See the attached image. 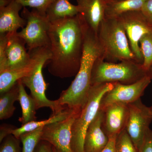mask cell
<instances>
[{
	"mask_svg": "<svg viewBox=\"0 0 152 152\" xmlns=\"http://www.w3.org/2000/svg\"><path fill=\"white\" fill-rule=\"evenodd\" d=\"M49 37L51 53L48 62L49 72L61 79L75 77L83 50V32L78 14L50 22Z\"/></svg>",
	"mask_w": 152,
	"mask_h": 152,
	"instance_id": "1",
	"label": "cell"
},
{
	"mask_svg": "<svg viewBox=\"0 0 152 152\" xmlns=\"http://www.w3.org/2000/svg\"><path fill=\"white\" fill-rule=\"evenodd\" d=\"M80 18L83 32V50L80 69L67 89L63 91L57 100L60 105L71 109H82L86 103L91 85L93 66L103 50L97 34Z\"/></svg>",
	"mask_w": 152,
	"mask_h": 152,
	"instance_id": "2",
	"label": "cell"
},
{
	"mask_svg": "<svg viewBox=\"0 0 152 152\" xmlns=\"http://www.w3.org/2000/svg\"><path fill=\"white\" fill-rule=\"evenodd\" d=\"M97 36L104 61L117 63L131 60L139 63L131 50L124 28L118 19L105 18L100 25Z\"/></svg>",
	"mask_w": 152,
	"mask_h": 152,
	"instance_id": "3",
	"label": "cell"
},
{
	"mask_svg": "<svg viewBox=\"0 0 152 152\" xmlns=\"http://www.w3.org/2000/svg\"><path fill=\"white\" fill-rule=\"evenodd\" d=\"M147 75V72L141 64L131 60L118 63L110 62L104 61L101 56L93 66L91 85L115 83L131 84Z\"/></svg>",
	"mask_w": 152,
	"mask_h": 152,
	"instance_id": "4",
	"label": "cell"
},
{
	"mask_svg": "<svg viewBox=\"0 0 152 152\" xmlns=\"http://www.w3.org/2000/svg\"><path fill=\"white\" fill-rule=\"evenodd\" d=\"M114 84L107 83L91 87L86 103L72 126L71 146L74 152H84V144L87 129L99 110L103 96L113 88Z\"/></svg>",
	"mask_w": 152,
	"mask_h": 152,
	"instance_id": "5",
	"label": "cell"
},
{
	"mask_svg": "<svg viewBox=\"0 0 152 152\" xmlns=\"http://www.w3.org/2000/svg\"><path fill=\"white\" fill-rule=\"evenodd\" d=\"M37 54V65L30 75L21 79L25 86L31 91V96L35 103L36 109L47 107L51 110V115L62 113L68 107L60 105L56 100L48 99L46 95V91L48 84L44 80L42 69L45 63L48 61L51 56L49 47H41L34 49Z\"/></svg>",
	"mask_w": 152,
	"mask_h": 152,
	"instance_id": "6",
	"label": "cell"
},
{
	"mask_svg": "<svg viewBox=\"0 0 152 152\" xmlns=\"http://www.w3.org/2000/svg\"><path fill=\"white\" fill-rule=\"evenodd\" d=\"M21 16L26 21V24L21 31L17 32V34L25 41L29 51L41 47L49 48L50 22L46 14L34 9L30 11L23 7Z\"/></svg>",
	"mask_w": 152,
	"mask_h": 152,
	"instance_id": "7",
	"label": "cell"
},
{
	"mask_svg": "<svg viewBox=\"0 0 152 152\" xmlns=\"http://www.w3.org/2000/svg\"><path fill=\"white\" fill-rule=\"evenodd\" d=\"M128 106L129 116L125 129L138 151L150 129L152 113L150 107L144 104L141 99Z\"/></svg>",
	"mask_w": 152,
	"mask_h": 152,
	"instance_id": "8",
	"label": "cell"
},
{
	"mask_svg": "<svg viewBox=\"0 0 152 152\" xmlns=\"http://www.w3.org/2000/svg\"><path fill=\"white\" fill-rule=\"evenodd\" d=\"M115 18L118 19L122 24L132 51L138 62L142 64L143 59L140 48V41L144 34L152 31V27L141 11L127 12Z\"/></svg>",
	"mask_w": 152,
	"mask_h": 152,
	"instance_id": "9",
	"label": "cell"
},
{
	"mask_svg": "<svg viewBox=\"0 0 152 152\" xmlns=\"http://www.w3.org/2000/svg\"><path fill=\"white\" fill-rule=\"evenodd\" d=\"M82 109H75L67 118L45 126L41 140L51 144L58 152H74L71 146L72 128Z\"/></svg>",
	"mask_w": 152,
	"mask_h": 152,
	"instance_id": "10",
	"label": "cell"
},
{
	"mask_svg": "<svg viewBox=\"0 0 152 152\" xmlns=\"http://www.w3.org/2000/svg\"><path fill=\"white\" fill-rule=\"evenodd\" d=\"M7 39L0 44V55L4 57V65L0 72L23 66L29 62L31 56L26 48V43L15 32L6 33Z\"/></svg>",
	"mask_w": 152,
	"mask_h": 152,
	"instance_id": "11",
	"label": "cell"
},
{
	"mask_svg": "<svg viewBox=\"0 0 152 152\" xmlns=\"http://www.w3.org/2000/svg\"><path fill=\"white\" fill-rule=\"evenodd\" d=\"M151 80L150 77L147 75L143 78L131 84L115 83L113 88L103 96L100 104L99 109L102 110L112 104H129L134 102L141 99Z\"/></svg>",
	"mask_w": 152,
	"mask_h": 152,
	"instance_id": "12",
	"label": "cell"
},
{
	"mask_svg": "<svg viewBox=\"0 0 152 152\" xmlns=\"http://www.w3.org/2000/svg\"><path fill=\"white\" fill-rule=\"evenodd\" d=\"M101 110L103 112L102 127L109 137L118 136L125 129L129 116L128 104H112Z\"/></svg>",
	"mask_w": 152,
	"mask_h": 152,
	"instance_id": "13",
	"label": "cell"
},
{
	"mask_svg": "<svg viewBox=\"0 0 152 152\" xmlns=\"http://www.w3.org/2000/svg\"><path fill=\"white\" fill-rule=\"evenodd\" d=\"M80 16L87 26L98 34L105 18L107 3L104 0H77Z\"/></svg>",
	"mask_w": 152,
	"mask_h": 152,
	"instance_id": "14",
	"label": "cell"
},
{
	"mask_svg": "<svg viewBox=\"0 0 152 152\" xmlns=\"http://www.w3.org/2000/svg\"><path fill=\"white\" fill-rule=\"evenodd\" d=\"M102 110L99 109L87 129L84 144V152H101L108 143V136L102 127Z\"/></svg>",
	"mask_w": 152,
	"mask_h": 152,
	"instance_id": "15",
	"label": "cell"
},
{
	"mask_svg": "<svg viewBox=\"0 0 152 152\" xmlns=\"http://www.w3.org/2000/svg\"><path fill=\"white\" fill-rule=\"evenodd\" d=\"M23 8L17 0H12L7 6L0 8V34L15 32L26 26V21L19 15Z\"/></svg>",
	"mask_w": 152,
	"mask_h": 152,
	"instance_id": "16",
	"label": "cell"
},
{
	"mask_svg": "<svg viewBox=\"0 0 152 152\" xmlns=\"http://www.w3.org/2000/svg\"><path fill=\"white\" fill-rule=\"evenodd\" d=\"M31 60L26 65L20 67L6 69L0 72V93L11 88L19 80L31 74L35 67L37 59L35 50L28 51Z\"/></svg>",
	"mask_w": 152,
	"mask_h": 152,
	"instance_id": "17",
	"label": "cell"
},
{
	"mask_svg": "<svg viewBox=\"0 0 152 152\" xmlns=\"http://www.w3.org/2000/svg\"><path fill=\"white\" fill-rule=\"evenodd\" d=\"M79 13L77 6L68 0H55L46 12V15L50 22L75 16Z\"/></svg>",
	"mask_w": 152,
	"mask_h": 152,
	"instance_id": "18",
	"label": "cell"
},
{
	"mask_svg": "<svg viewBox=\"0 0 152 152\" xmlns=\"http://www.w3.org/2000/svg\"><path fill=\"white\" fill-rule=\"evenodd\" d=\"M19 87L18 102L22 109V116L19 121L24 125L27 123L37 121L35 103L31 95L28 94L25 89V86L20 80L18 81Z\"/></svg>",
	"mask_w": 152,
	"mask_h": 152,
	"instance_id": "19",
	"label": "cell"
},
{
	"mask_svg": "<svg viewBox=\"0 0 152 152\" xmlns=\"http://www.w3.org/2000/svg\"><path fill=\"white\" fill-rule=\"evenodd\" d=\"M75 109H71L67 107L64 111L58 115H51L48 119L42 121H33L22 125L20 127L16 128L12 130L11 134L15 136L17 139H20V137L25 133L32 132L41 127H44L47 125L58 122L67 118Z\"/></svg>",
	"mask_w": 152,
	"mask_h": 152,
	"instance_id": "20",
	"label": "cell"
},
{
	"mask_svg": "<svg viewBox=\"0 0 152 152\" xmlns=\"http://www.w3.org/2000/svg\"><path fill=\"white\" fill-rule=\"evenodd\" d=\"M147 0H123L106 5L105 16L107 18H115L120 15L132 11H140Z\"/></svg>",
	"mask_w": 152,
	"mask_h": 152,
	"instance_id": "21",
	"label": "cell"
},
{
	"mask_svg": "<svg viewBox=\"0 0 152 152\" xmlns=\"http://www.w3.org/2000/svg\"><path fill=\"white\" fill-rule=\"evenodd\" d=\"M19 87L18 82L11 88L1 94L0 96V120L10 118L13 115L16 107L15 102L18 101Z\"/></svg>",
	"mask_w": 152,
	"mask_h": 152,
	"instance_id": "22",
	"label": "cell"
},
{
	"mask_svg": "<svg viewBox=\"0 0 152 152\" xmlns=\"http://www.w3.org/2000/svg\"><path fill=\"white\" fill-rule=\"evenodd\" d=\"M140 45L143 59L142 66L148 72L152 65V31L142 37Z\"/></svg>",
	"mask_w": 152,
	"mask_h": 152,
	"instance_id": "23",
	"label": "cell"
},
{
	"mask_svg": "<svg viewBox=\"0 0 152 152\" xmlns=\"http://www.w3.org/2000/svg\"><path fill=\"white\" fill-rule=\"evenodd\" d=\"M43 127L25 133L20 137L23 144L22 152H34L38 144L41 140Z\"/></svg>",
	"mask_w": 152,
	"mask_h": 152,
	"instance_id": "24",
	"label": "cell"
},
{
	"mask_svg": "<svg viewBox=\"0 0 152 152\" xmlns=\"http://www.w3.org/2000/svg\"><path fill=\"white\" fill-rule=\"evenodd\" d=\"M115 148L116 152H137L125 129L117 136Z\"/></svg>",
	"mask_w": 152,
	"mask_h": 152,
	"instance_id": "25",
	"label": "cell"
},
{
	"mask_svg": "<svg viewBox=\"0 0 152 152\" xmlns=\"http://www.w3.org/2000/svg\"><path fill=\"white\" fill-rule=\"evenodd\" d=\"M23 7L36 9L41 13L46 14L47 10L55 0H17Z\"/></svg>",
	"mask_w": 152,
	"mask_h": 152,
	"instance_id": "26",
	"label": "cell"
},
{
	"mask_svg": "<svg viewBox=\"0 0 152 152\" xmlns=\"http://www.w3.org/2000/svg\"><path fill=\"white\" fill-rule=\"evenodd\" d=\"M18 140L12 134L8 136L1 146L0 152H20Z\"/></svg>",
	"mask_w": 152,
	"mask_h": 152,
	"instance_id": "27",
	"label": "cell"
},
{
	"mask_svg": "<svg viewBox=\"0 0 152 152\" xmlns=\"http://www.w3.org/2000/svg\"><path fill=\"white\" fill-rule=\"evenodd\" d=\"M143 15L152 27V0H147L141 10Z\"/></svg>",
	"mask_w": 152,
	"mask_h": 152,
	"instance_id": "28",
	"label": "cell"
},
{
	"mask_svg": "<svg viewBox=\"0 0 152 152\" xmlns=\"http://www.w3.org/2000/svg\"><path fill=\"white\" fill-rule=\"evenodd\" d=\"M137 152H152V131L151 129L147 133L143 142Z\"/></svg>",
	"mask_w": 152,
	"mask_h": 152,
	"instance_id": "29",
	"label": "cell"
},
{
	"mask_svg": "<svg viewBox=\"0 0 152 152\" xmlns=\"http://www.w3.org/2000/svg\"><path fill=\"white\" fill-rule=\"evenodd\" d=\"M15 127L11 125L4 124L1 126V132H0V140L1 142L6 137L11 134V132L12 130L16 129Z\"/></svg>",
	"mask_w": 152,
	"mask_h": 152,
	"instance_id": "30",
	"label": "cell"
},
{
	"mask_svg": "<svg viewBox=\"0 0 152 152\" xmlns=\"http://www.w3.org/2000/svg\"><path fill=\"white\" fill-rule=\"evenodd\" d=\"M52 148L51 144L45 141L42 140L38 144L34 152H51Z\"/></svg>",
	"mask_w": 152,
	"mask_h": 152,
	"instance_id": "31",
	"label": "cell"
},
{
	"mask_svg": "<svg viewBox=\"0 0 152 152\" xmlns=\"http://www.w3.org/2000/svg\"><path fill=\"white\" fill-rule=\"evenodd\" d=\"M117 136L109 137L108 143L101 152H116L115 148L116 140Z\"/></svg>",
	"mask_w": 152,
	"mask_h": 152,
	"instance_id": "32",
	"label": "cell"
},
{
	"mask_svg": "<svg viewBox=\"0 0 152 152\" xmlns=\"http://www.w3.org/2000/svg\"><path fill=\"white\" fill-rule=\"evenodd\" d=\"M12 0H0V8L4 7L11 2Z\"/></svg>",
	"mask_w": 152,
	"mask_h": 152,
	"instance_id": "33",
	"label": "cell"
},
{
	"mask_svg": "<svg viewBox=\"0 0 152 152\" xmlns=\"http://www.w3.org/2000/svg\"><path fill=\"white\" fill-rule=\"evenodd\" d=\"M147 74H148V75L150 77L151 80H152V65L150 67L149 69L148 70V72H147ZM150 109H151V111L152 113V106L151 107H150Z\"/></svg>",
	"mask_w": 152,
	"mask_h": 152,
	"instance_id": "34",
	"label": "cell"
},
{
	"mask_svg": "<svg viewBox=\"0 0 152 152\" xmlns=\"http://www.w3.org/2000/svg\"><path fill=\"white\" fill-rule=\"evenodd\" d=\"M105 1L107 4V3L115 2L120 1H123V0H104Z\"/></svg>",
	"mask_w": 152,
	"mask_h": 152,
	"instance_id": "35",
	"label": "cell"
},
{
	"mask_svg": "<svg viewBox=\"0 0 152 152\" xmlns=\"http://www.w3.org/2000/svg\"><path fill=\"white\" fill-rule=\"evenodd\" d=\"M58 152L57 151V150H56V149L54 147L52 146V152Z\"/></svg>",
	"mask_w": 152,
	"mask_h": 152,
	"instance_id": "36",
	"label": "cell"
},
{
	"mask_svg": "<svg viewBox=\"0 0 152 152\" xmlns=\"http://www.w3.org/2000/svg\"><path fill=\"white\" fill-rule=\"evenodd\" d=\"M68 1H70V0H68Z\"/></svg>",
	"mask_w": 152,
	"mask_h": 152,
	"instance_id": "37",
	"label": "cell"
}]
</instances>
